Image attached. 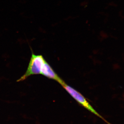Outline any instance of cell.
<instances>
[{"mask_svg":"<svg viewBox=\"0 0 124 124\" xmlns=\"http://www.w3.org/2000/svg\"><path fill=\"white\" fill-rule=\"evenodd\" d=\"M41 74L47 78L57 81L62 85L65 83L64 81L59 76L46 61L42 67Z\"/></svg>","mask_w":124,"mask_h":124,"instance_id":"3","label":"cell"},{"mask_svg":"<svg viewBox=\"0 0 124 124\" xmlns=\"http://www.w3.org/2000/svg\"><path fill=\"white\" fill-rule=\"evenodd\" d=\"M62 86L68 93L81 106L86 108L94 115L99 117L108 124H111L95 110L93 107L90 104L88 100H86V99L80 93L76 90L75 89L73 88L72 87L69 86L66 83H64Z\"/></svg>","mask_w":124,"mask_h":124,"instance_id":"2","label":"cell"},{"mask_svg":"<svg viewBox=\"0 0 124 124\" xmlns=\"http://www.w3.org/2000/svg\"><path fill=\"white\" fill-rule=\"evenodd\" d=\"M31 50V56L27 69L24 75L17 80V82L23 81L30 76L41 73L42 67L46 60L42 55H36L33 53L32 49Z\"/></svg>","mask_w":124,"mask_h":124,"instance_id":"1","label":"cell"}]
</instances>
